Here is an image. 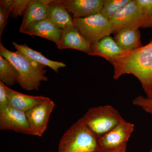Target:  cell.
<instances>
[{
	"instance_id": "cell-1",
	"label": "cell",
	"mask_w": 152,
	"mask_h": 152,
	"mask_svg": "<svg viewBox=\"0 0 152 152\" xmlns=\"http://www.w3.org/2000/svg\"><path fill=\"white\" fill-rule=\"evenodd\" d=\"M114 67L113 78L126 74L136 77L146 94L152 88V41L145 46L126 52L110 61Z\"/></svg>"
},
{
	"instance_id": "cell-2",
	"label": "cell",
	"mask_w": 152,
	"mask_h": 152,
	"mask_svg": "<svg viewBox=\"0 0 152 152\" xmlns=\"http://www.w3.org/2000/svg\"><path fill=\"white\" fill-rule=\"evenodd\" d=\"M0 56L10 62L18 74V83L27 91L38 90L41 82L47 81L45 66L36 62L16 50L11 51L0 43Z\"/></svg>"
},
{
	"instance_id": "cell-3",
	"label": "cell",
	"mask_w": 152,
	"mask_h": 152,
	"mask_svg": "<svg viewBox=\"0 0 152 152\" xmlns=\"http://www.w3.org/2000/svg\"><path fill=\"white\" fill-rule=\"evenodd\" d=\"M98 137L78 121L62 137L58 152H99Z\"/></svg>"
},
{
	"instance_id": "cell-4",
	"label": "cell",
	"mask_w": 152,
	"mask_h": 152,
	"mask_svg": "<svg viewBox=\"0 0 152 152\" xmlns=\"http://www.w3.org/2000/svg\"><path fill=\"white\" fill-rule=\"evenodd\" d=\"M124 120L113 107L105 105L91 108L78 121L99 137L111 130Z\"/></svg>"
},
{
	"instance_id": "cell-5",
	"label": "cell",
	"mask_w": 152,
	"mask_h": 152,
	"mask_svg": "<svg viewBox=\"0 0 152 152\" xmlns=\"http://www.w3.org/2000/svg\"><path fill=\"white\" fill-rule=\"evenodd\" d=\"M73 18L74 25L91 45L113 34L110 20L100 13L88 18Z\"/></svg>"
},
{
	"instance_id": "cell-6",
	"label": "cell",
	"mask_w": 152,
	"mask_h": 152,
	"mask_svg": "<svg viewBox=\"0 0 152 152\" xmlns=\"http://www.w3.org/2000/svg\"><path fill=\"white\" fill-rule=\"evenodd\" d=\"M115 34L124 29H139L142 27L143 17L137 0H131L115 16L110 20Z\"/></svg>"
},
{
	"instance_id": "cell-7",
	"label": "cell",
	"mask_w": 152,
	"mask_h": 152,
	"mask_svg": "<svg viewBox=\"0 0 152 152\" xmlns=\"http://www.w3.org/2000/svg\"><path fill=\"white\" fill-rule=\"evenodd\" d=\"M134 129V124L123 120L108 132L98 137L99 152L111 151L127 144Z\"/></svg>"
},
{
	"instance_id": "cell-8",
	"label": "cell",
	"mask_w": 152,
	"mask_h": 152,
	"mask_svg": "<svg viewBox=\"0 0 152 152\" xmlns=\"http://www.w3.org/2000/svg\"><path fill=\"white\" fill-rule=\"evenodd\" d=\"M0 129L35 136L25 113L11 107L0 111Z\"/></svg>"
},
{
	"instance_id": "cell-9",
	"label": "cell",
	"mask_w": 152,
	"mask_h": 152,
	"mask_svg": "<svg viewBox=\"0 0 152 152\" xmlns=\"http://www.w3.org/2000/svg\"><path fill=\"white\" fill-rule=\"evenodd\" d=\"M55 103L48 98L25 113L35 136L41 137L46 130Z\"/></svg>"
},
{
	"instance_id": "cell-10",
	"label": "cell",
	"mask_w": 152,
	"mask_h": 152,
	"mask_svg": "<svg viewBox=\"0 0 152 152\" xmlns=\"http://www.w3.org/2000/svg\"><path fill=\"white\" fill-rule=\"evenodd\" d=\"M61 29V35L56 45L60 50L74 49L81 51L90 55L92 45L85 39L75 25Z\"/></svg>"
},
{
	"instance_id": "cell-11",
	"label": "cell",
	"mask_w": 152,
	"mask_h": 152,
	"mask_svg": "<svg viewBox=\"0 0 152 152\" xmlns=\"http://www.w3.org/2000/svg\"><path fill=\"white\" fill-rule=\"evenodd\" d=\"M73 17L86 18L100 13L104 0H60Z\"/></svg>"
},
{
	"instance_id": "cell-12",
	"label": "cell",
	"mask_w": 152,
	"mask_h": 152,
	"mask_svg": "<svg viewBox=\"0 0 152 152\" xmlns=\"http://www.w3.org/2000/svg\"><path fill=\"white\" fill-rule=\"evenodd\" d=\"M21 33L30 36L42 37L56 44L58 42L61 35V29L47 19L32 24Z\"/></svg>"
},
{
	"instance_id": "cell-13",
	"label": "cell",
	"mask_w": 152,
	"mask_h": 152,
	"mask_svg": "<svg viewBox=\"0 0 152 152\" xmlns=\"http://www.w3.org/2000/svg\"><path fill=\"white\" fill-rule=\"evenodd\" d=\"M10 107L26 113L49 98L43 96H34L24 94L11 89L6 86Z\"/></svg>"
},
{
	"instance_id": "cell-14",
	"label": "cell",
	"mask_w": 152,
	"mask_h": 152,
	"mask_svg": "<svg viewBox=\"0 0 152 152\" xmlns=\"http://www.w3.org/2000/svg\"><path fill=\"white\" fill-rule=\"evenodd\" d=\"M52 0H32L24 14L20 29L21 33L30 25L46 19L49 4Z\"/></svg>"
},
{
	"instance_id": "cell-15",
	"label": "cell",
	"mask_w": 152,
	"mask_h": 152,
	"mask_svg": "<svg viewBox=\"0 0 152 152\" xmlns=\"http://www.w3.org/2000/svg\"><path fill=\"white\" fill-rule=\"evenodd\" d=\"M126 53L110 35L107 36L92 45L90 55L102 57L110 61Z\"/></svg>"
},
{
	"instance_id": "cell-16",
	"label": "cell",
	"mask_w": 152,
	"mask_h": 152,
	"mask_svg": "<svg viewBox=\"0 0 152 152\" xmlns=\"http://www.w3.org/2000/svg\"><path fill=\"white\" fill-rule=\"evenodd\" d=\"M46 19L59 29L64 28L74 25L73 18L63 5L60 0H52L49 4Z\"/></svg>"
},
{
	"instance_id": "cell-17",
	"label": "cell",
	"mask_w": 152,
	"mask_h": 152,
	"mask_svg": "<svg viewBox=\"0 0 152 152\" xmlns=\"http://www.w3.org/2000/svg\"><path fill=\"white\" fill-rule=\"evenodd\" d=\"M114 34V40L125 52L132 51L143 46L138 29H124Z\"/></svg>"
},
{
	"instance_id": "cell-18",
	"label": "cell",
	"mask_w": 152,
	"mask_h": 152,
	"mask_svg": "<svg viewBox=\"0 0 152 152\" xmlns=\"http://www.w3.org/2000/svg\"><path fill=\"white\" fill-rule=\"evenodd\" d=\"M12 44L17 50L20 52L30 59L46 67H49L56 72H58L61 68L65 67L66 66L64 63L55 61L46 58L40 52L33 50L28 47L26 44L19 45L15 42H12Z\"/></svg>"
},
{
	"instance_id": "cell-19",
	"label": "cell",
	"mask_w": 152,
	"mask_h": 152,
	"mask_svg": "<svg viewBox=\"0 0 152 152\" xmlns=\"http://www.w3.org/2000/svg\"><path fill=\"white\" fill-rule=\"evenodd\" d=\"M18 74L7 60L0 56V81L6 86H12L18 82Z\"/></svg>"
},
{
	"instance_id": "cell-20",
	"label": "cell",
	"mask_w": 152,
	"mask_h": 152,
	"mask_svg": "<svg viewBox=\"0 0 152 152\" xmlns=\"http://www.w3.org/2000/svg\"><path fill=\"white\" fill-rule=\"evenodd\" d=\"M131 0H104L100 13L110 20L130 1Z\"/></svg>"
},
{
	"instance_id": "cell-21",
	"label": "cell",
	"mask_w": 152,
	"mask_h": 152,
	"mask_svg": "<svg viewBox=\"0 0 152 152\" xmlns=\"http://www.w3.org/2000/svg\"><path fill=\"white\" fill-rule=\"evenodd\" d=\"M143 17L142 28H152V0H137Z\"/></svg>"
},
{
	"instance_id": "cell-22",
	"label": "cell",
	"mask_w": 152,
	"mask_h": 152,
	"mask_svg": "<svg viewBox=\"0 0 152 152\" xmlns=\"http://www.w3.org/2000/svg\"><path fill=\"white\" fill-rule=\"evenodd\" d=\"M31 1L32 0H13L11 17L16 18L24 14Z\"/></svg>"
},
{
	"instance_id": "cell-23",
	"label": "cell",
	"mask_w": 152,
	"mask_h": 152,
	"mask_svg": "<svg viewBox=\"0 0 152 152\" xmlns=\"http://www.w3.org/2000/svg\"><path fill=\"white\" fill-rule=\"evenodd\" d=\"M133 103L135 105L142 108L145 111L152 115V99L140 96L133 100Z\"/></svg>"
},
{
	"instance_id": "cell-24",
	"label": "cell",
	"mask_w": 152,
	"mask_h": 152,
	"mask_svg": "<svg viewBox=\"0 0 152 152\" xmlns=\"http://www.w3.org/2000/svg\"><path fill=\"white\" fill-rule=\"evenodd\" d=\"M10 107V102L6 89V85L0 81V111Z\"/></svg>"
},
{
	"instance_id": "cell-25",
	"label": "cell",
	"mask_w": 152,
	"mask_h": 152,
	"mask_svg": "<svg viewBox=\"0 0 152 152\" xmlns=\"http://www.w3.org/2000/svg\"><path fill=\"white\" fill-rule=\"evenodd\" d=\"M10 13L0 7V39L5 27Z\"/></svg>"
},
{
	"instance_id": "cell-26",
	"label": "cell",
	"mask_w": 152,
	"mask_h": 152,
	"mask_svg": "<svg viewBox=\"0 0 152 152\" xmlns=\"http://www.w3.org/2000/svg\"><path fill=\"white\" fill-rule=\"evenodd\" d=\"M126 144H124L121 146L111 151H101L99 152H126Z\"/></svg>"
},
{
	"instance_id": "cell-27",
	"label": "cell",
	"mask_w": 152,
	"mask_h": 152,
	"mask_svg": "<svg viewBox=\"0 0 152 152\" xmlns=\"http://www.w3.org/2000/svg\"><path fill=\"white\" fill-rule=\"evenodd\" d=\"M146 97L149 99H152V88L148 94H146Z\"/></svg>"
},
{
	"instance_id": "cell-28",
	"label": "cell",
	"mask_w": 152,
	"mask_h": 152,
	"mask_svg": "<svg viewBox=\"0 0 152 152\" xmlns=\"http://www.w3.org/2000/svg\"><path fill=\"white\" fill-rule=\"evenodd\" d=\"M150 152H152V148L151 149V151H150Z\"/></svg>"
}]
</instances>
